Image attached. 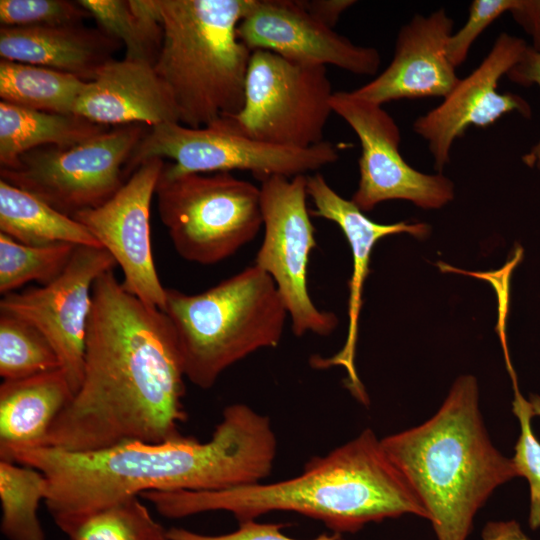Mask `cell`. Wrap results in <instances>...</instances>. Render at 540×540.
<instances>
[{
	"mask_svg": "<svg viewBox=\"0 0 540 540\" xmlns=\"http://www.w3.org/2000/svg\"><path fill=\"white\" fill-rule=\"evenodd\" d=\"M184 378L169 317L106 271L92 289L81 386L42 447L83 452L178 438L187 418Z\"/></svg>",
	"mask_w": 540,
	"mask_h": 540,
	"instance_id": "6da1fadb",
	"label": "cell"
},
{
	"mask_svg": "<svg viewBox=\"0 0 540 540\" xmlns=\"http://www.w3.org/2000/svg\"><path fill=\"white\" fill-rule=\"evenodd\" d=\"M276 451L269 418L236 403L223 410L206 442L182 435L83 452L47 446L21 449L0 458L43 473L44 502L54 519L89 513L148 491H215L260 483L270 475Z\"/></svg>",
	"mask_w": 540,
	"mask_h": 540,
	"instance_id": "7a4b0ae2",
	"label": "cell"
},
{
	"mask_svg": "<svg viewBox=\"0 0 540 540\" xmlns=\"http://www.w3.org/2000/svg\"><path fill=\"white\" fill-rule=\"evenodd\" d=\"M141 498L170 519L227 511L241 523L272 511H291L320 520L336 533L356 532L367 523L404 514L428 519L371 429L312 458L290 479L215 491H148Z\"/></svg>",
	"mask_w": 540,
	"mask_h": 540,
	"instance_id": "3957f363",
	"label": "cell"
},
{
	"mask_svg": "<svg viewBox=\"0 0 540 540\" xmlns=\"http://www.w3.org/2000/svg\"><path fill=\"white\" fill-rule=\"evenodd\" d=\"M380 441L425 509L437 540H466L493 491L518 476L512 459L489 438L471 375L454 382L430 419Z\"/></svg>",
	"mask_w": 540,
	"mask_h": 540,
	"instance_id": "277c9868",
	"label": "cell"
},
{
	"mask_svg": "<svg viewBox=\"0 0 540 540\" xmlns=\"http://www.w3.org/2000/svg\"><path fill=\"white\" fill-rule=\"evenodd\" d=\"M253 0H159L163 39L154 63L180 123L209 126L244 104L251 50L237 28Z\"/></svg>",
	"mask_w": 540,
	"mask_h": 540,
	"instance_id": "5b68a950",
	"label": "cell"
},
{
	"mask_svg": "<svg viewBox=\"0 0 540 540\" xmlns=\"http://www.w3.org/2000/svg\"><path fill=\"white\" fill-rule=\"evenodd\" d=\"M163 311L185 377L201 389L248 355L278 346L289 317L273 279L254 264L197 294L166 288Z\"/></svg>",
	"mask_w": 540,
	"mask_h": 540,
	"instance_id": "8992f818",
	"label": "cell"
},
{
	"mask_svg": "<svg viewBox=\"0 0 540 540\" xmlns=\"http://www.w3.org/2000/svg\"><path fill=\"white\" fill-rule=\"evenodd\" d=\"M155 195L173 247L189 262L219 263L263 226L260 187L230 172L184 173L165 163Z\"/></svg>",
	"mask_w": 540,
	"mask_h": 540,
	"instance_id": "52a82bcc",
	"label": "cell"
},
{
	"mask_svg": "<svg viewBox=\"0 0 540 540\" xmlns=\"http://www.w3.org/2000/svg\"><path fill=\"white\" fill-rule=\"evenodd\" d=\"M333 93L326 67L254 50L242 109L217 122L264 143L305 149L325 141Z\"/></svg>",
	"mask_w": 540,
	"mask_h": 540,
	"instance_id": "ba28073f",
	"label": "cell"
},
{
	"mask_svg": "<svg viewBox=\"0 0 540 540\" xmlns=\"http://www.w3.org/2000/svg\"><path fill=\"white\" fill-rule=\"evenodd\" d=\"M147 132L146 125L128 124L71 147H39L1 167V180L72 217L102 205L123 186L127 162Z\"/></svg>",
	"mask_w": 540,
	"mask_h": 540,
	"instance_id": "9c48e42d",
	"label": "cell"
},
{
	"mask_svg": "<svg viewBox=\"0 0 540 540\" xmlns=\"http://www.w3.org/2000/svg\"><path fill=\"white\" fill-rule=\"evenodd\" d=\"M150 158H168L172 169L184 173L245 170L261 181L271 176L295 177L336 162L339 150L324 141L296 149L264 143L230 130L218 122L191 128L178 122L150 127L132 152L125 173Z\"/></svg>",
	"mask_w": 540,
	"mask_h": 540,
	"instance_id": "30bf717a",
	"label": "cell"
},
{
	"mask_svg": "<svg viewBox=\"0 0 540 540\" xmlns=\"http://www.w3.org/2000/svg\"><path fill=\"white\" fill-rule=\"evenodd\" d=\"M260 196L264 238L254 265L273 279L296 336L330 335L338 318L314 305L307 286L310 254L317 245L307 208V175L268 177L261 181Z\"/></svg>",
	"mask_w": 540,
	"mask_h": 540,
	"instance_id": "8fae6325",
	"label": "cell"
},
{
	"mask_svg": "<svg viewBox=\"0 0 540 540\" xmlns=\"http://www.w3.org/2000/svg\"><path fill=\"white\" fill-rule=\"evenodd\" d=\"M334 113L355 132L360 144L359 183L351 201L363 212L387 200L402 199L424 209L441 208L454 198L450 179L412 168L400 153V130L381 105L351 91L334 92Z\"/></svg>",
	"mask_w": 540,
	"mask_h": 540,
	"instance_id": "7c38bea8",
	"label": "cell"
},
{
	"mask_svg": "<svg viewBox=\"0 0 540 540\" xmlns=\"http://www.w3.org/2000/svg\"><path fill=\"white\" fill-rule=\"evenodd\" d=\"M115 266L104 248L77 246L64 271L52 282L3 295L0 301V311L29 322L48 339L74 395L83 379L93 285Z\"/></svg>",
	"mask_w": 540,
	"mask_h": 540,
	"instance_id": "4fadbf2b",
	"label": "cell"
},
{
	"mask_svg": "<svg viewBox=\"0 0 540 540\" xmlns=\"http://www.w3.org/2000/svg\"><path fill=\"white\" fill-rule=\"evenodd\" d=\"M164 165L162 158L143 161L109 200L72 216L112 255L123 273L124 289L161 310L166 288L152 255L150 207Z\"/></svg>",
	"mask_w": 540,
	"mask_h": 540,
	"instance_id": "5bb4252c",
	"label": "cell"
},
{
	"mask_svg": "<svg viewBox=\"0 0 540 540\" xmlns=\"http://www.w3.org/2000/svg\"><path fill=\"white\" fill-rule=\"evenodd\" d=\"M527 46L519 37L499 34L479 66L460 79L438 106L414 121L413 130L427 141L437 171L449 163L453 143L468 127L490 126L510 112L531 117V106L523 97L497 90L501 77L519 61Z\"/></svg>",
	"mask_w": 540,
	"mask_h": 540,
	"instance_id": "9a60e30c",
	"label": "cell"
},
{
	"mask_svg": "<svg viewBox=\"0 0 540 540\" xmlns=\"http://www.w3.org/2000/svg\"><path fill=\"white\" fill-rule=\"evenodd\" d=\"M237 34L251 51L267 50L304 65L374 75L381 62L377 49L354 44L314 19L297 0H253Z\"/></svg>",
	"mask_w": 540,
	"mask_h": 540,
	"instance_id": "2e32d148",
	"label": "cell"
},
{
	"mask_svg": "<svg viewBox=\"0 0 540 540\" xmlns=\"http://www.w3.org/2000/svg\"><path fill=\"white\" fill-rule=\"evenodd\" d=\"M453 24L444 9L415 15L400 28L390 64L351 93L381 106L401 99L444 98L460 80L446 53Z\"/></svg>",
	"mask_w": 540,
	"mask_h": 540,
	"instance_id": "e0dca14e",
	"label": "cell"
},
{
	"mask_svg": "<svg viewBox=\"0 0 540 540\" xmlns=\"http://www.w3.org/2000/svg\"><path fill=\"white\" fill-rule=\"evenodd\" d=\"M307 194L314 204V209L310 211V214L336 223L344 233L353 257V271L349 282V324L345 344L337 354L330 358H313L312 365L316 368L344 367L348 374L349 389L358 400L367 403L368 397L358 378L354 358L362 290L369 272L372 249L377 241L386 236L408 233L417 238H424L428 235L430 228L427 224L420 222L376 223L351 200L340 196L318 172L307 175Z\"/></svg>",
	"mask_w": 540,
	"mask_h": 540,
	"instance_id": "ac0fdd59",
	"label": "cell"
},
{
	"mask_svg": "<svg viewBox=\"0 0 540 540\" xmlns=\"http://www.w3.org/2000/svg\"><path fill=\"white\" fill-rule=\"evenodd\" d=\"M73 113L108 127L180 123L174 99L154 65L127 58L109 61L86 82Z\"/></svg>",
	"mask_w": 540,
	"mask_h": 540,
	"instance_id": "d6986e66",
	"label": "cell"
},
{
	"mask_svg": "<svg viewBox=\"0 0 540 540\" xmlns=\"http://www.w3.org/2000/svg\"><path fill=\"white\" fill-rule=\"evenodd\" d=\"M122 43L101 28L80 25L0 29L1 59L38 65L90 82Z\"/></svg>",
	"mask_w": 540,
	"mask_h": 540,
	"instance_id": "ffe728a7",
	"label": "cell"
},
{
	"mask_svg": "<svg viewBox=\"0 0 540 540\" xmlns=\"http://www.w3.org/2000/svg\"><path fill=\"white\" fill-rule=\"evenodd\" d=\"M73 397L61 368L4 380L0 385V457L42 447L53 422Z\"/></svg>",
	"mask_w": 540,
	"mask_h": 540,
	"instance_id": "44dd1931",
	"label": "cell"
},
{
	"mask_svg": "<svg viewBox=\"0 0 540 540\" xmlns=\"http://www.w3.org/2000/svg\"><path fill=\"white\" fill-rule=\"evenodd\" d=\"M109 130L77 114L37 111L0 101V166L44 146L71 147Z\"/></svg>",
	"mask_w": 540,
	"mask_h": 540,
	"instance_id": "7402d4cb",
	"label": "cell"
},
{
	"mask_svg": "<svg viewBox=\"0 0 540 540\" xmlns=\"http://www.w3.org/2000/svg\"><path fill=\"white\" fill-rule=\"evenodd\" d=\"M0 232L27 245L69 243L102 248L80 222L1 179Z\"/></svg>",
	"mask_w": 540,
	"mask_h": 540,
	"instance_id": "603a6c76",
	"label": "cell"
},
{
	"mask_svg": "<svg viewBox=\"0 0 540 540\" xmlns=\"http://www.w3.org/2000/svg\"><path fill=\"white\" fill-rule=\"evenodd\" d=\"M86 82L50 68L0 61L1 101L37 111L71 114Z\"/></svg>",
	"mask_w": 540,
	"mask_h": 540,
	"instance_id": "cb8c5ba5",
	"label": "cell"
},
{
	"mask_svg": "<svg viewBox=\"0 0 540 540\" xmlns=\"http://www.w3.org/2000/svg\"><path fill=\"white\" fill-rule=\"evenodd\" d=\"M99 28L125 46V58L154 65L163 27L159 0H80Z\"/></svg>",
	"mask_w": 540,
	"mask_h": 540,
	"instance_id": "d4e9b609",
	"label": "cell"
},
{
	"mask_svg": "<svg viewBox=\"0 0 540 540\" xmlns=\"http://www.w3.org/2000/svg\"><path fill=\"white\" fill-rule=\"evenodd\" d=\"M70 540H169L140 496H132L101 509L53 519Z\"/></svg>",
	"mask_w": 540,
	"mask_h": 540,
	"instance_id": "484cf974",
	"label": "cell"
},
{
	"mask_svg": "<svg viewBox=\"0 0 540 540\" xmlns=\"http://www.w3.org/2000/svg\"><path fill=\"white\" fill-rule=\"evenodd\" d=\"M47 482L33 467L0 460V529L8 540H46L38 517Z\"/></svg>",
	"mask_w": 540,
	"mask_h": 540,
	"instance_id": "4316f807",
	"label": "cell"
},
{
	"mask_svg": "<svg viewBox=\"0 0 540 540\" xmlns=\"http://www.w3.org/2000/svg\"><path fill=\"white\" fill-rule=\"evenodd\" d=\"M76 247L69 243L27 245L0 232V293L15 292L32 281L49 284L64 271Z\"/></svg>",
	"mask_w": 540,
	"mask_h": 540,
	"instance_id": "83f0119b",
	"label": "cell"
},
{
	"mask_svg": "<svg viewBox=\"0 0 540 540\" xmlns=\"http://www.w3.org/2000/svg\"><path fill=\"white\" fill-rule=\"evenodd\" d=\"M60 368L56 351L40 330L17 316L0 311V376L4 380Z\"/></svg>",
	"mask_w": 540,
	"mask_h": 540,
	"instance_id": "f1b7e54d",
	"label": "cell"
},
{
	"mask_svg": "<svg viewBox=\"0 0 540 540\" xmlns=\"http://www.w3.org/2000/svg\"><path fill=\"white\" fill-rule=\"evenodd\" d=\"M512 378L514 398L512 411L518 418L520 435L515 445L512 462L517 475L525 477L530 488L529 526L532 530L540 527V442L534 435L531 419L534 416L530 401L521 394L515 371L509 372Z\"/></svg>",
	"mask_w": 540,
	"mask_h": 540,
	"instance_id": "f546056e",
	"label": "cell"
},
{
	"mask_svg": "<svg viewBox=\"0 0 540 540\" xmlns=\"http://www.w3.org/2000/svg\"><path fill=\"white\" fill-rule=\"evenodd\" d=\"M90 16L78 1H0V22L4 27L80 25Z\"/></svg>",
	"mask_w": 540,
	"mask_h": 540,
	"instance_id": "4dcf8cb0",
	"label": "cell"
},
{
	"mask_svg": "<svg viewBox=\"0 0 540 540\" xmlns=\"http://www.w3.org/2000/svg\"><path fill=\"white\" fill-rule=\"evenodd\" d=\"M517 0H474L470 4L465 24L452 34L446 45L450 63L457 68L467 58L478 36L505 12H510Z\"/></svg>",
	"mask_w": 540,
	"mask_h": 540,
	"instance_id": "1f68e13d",
	"label": "cell"
},
{
	"mask_svg": "<svg viewBox=\"0 0 540 540\" xmlns=\"http://www.w3.org/2000/svg\"><path fill=\"white\" fill-rule=\"evenodd\" d=\"M283 525L257 523L254 520L241 522L238 530L222 535H206L184 528L171 527L167 530L169 540H297L281 532ZM312 540H342L338 534H322Z\"/></svg>",
	"mask_w": 540,
	"mask_h": 540,
	"instance_id": "d6a6232c",
	"label": "cell"
},
{
	"mask_svg": "<svg viewBox=\"0 0 540 540\" xmlns=\"http://www.w3.org/2000/svg\"><path fill=\"white\" fill-rule=\"evenodd\" d=\"M507 78L521 86L537 85L540 88V53L529 45L519 61L507 72ZM523 162L540 172V138L531 149L522 156Z\"/></svg>",
	"mask_w": 540,
	"mask_h": 540,
	"instance_id": "836d02e7",
	"label": "cell"
},
{
	"mask_svg": "<svg viewBox=\"0 0 540 540\" xmlns=\"http://www.w3.org/2000/svg\"><path fill=\"white\" fill-rule=\"evenodd\" d=\"M510 13L515 22L530 36L529 46L540 53V0H517Z\"/></svg>",
	"mask_w": 540,
	"mask_h": 540,
	"instance_id": "e575fe53",
	"label": "cell"
},
{
	"mask_svg": "<svg viewBox=\"0 0 540 540\" xmlns=\"http://www.w3.org/2000/svg\"><path fill=\"white\" fill-rule=\"evenodd\" d=\"M299 5L314 19L334 28L341 15L351 6L354 0H297Z\"/></svg>",
	"mask_w": 540,
	"mask_h": 540,
	"instance_id": "d590c367",
	"label": "cell"
},
{
	"mask_svg": "<svg viewBox=\"0 0 540 540\" xmlns=\"http://www.w3.org/2000/svg\"><path fill=\"white\" fill-rule=\"evenodd\" d=\"M483 540H531L516 521L488 523L482 533Z\"/></svg>",
	"mask_w": 540,
	"mask_h": 540,
	"instance_id": "8d00e7d4",
	"label": "cell"
},
{
	"mask_svg": "<svg viewBox=\"0 0 540 540\" xmlns=\"http://www.w3.org/2000/svg\"><path fill=\"white\" fill-rule=\"evenodd\" d=\"M529 401L532 406L533 415L540 416V396L531 395Z\"/></svg>",
	"mask_w": 540,
	"mask_h": 540,
	"instance_id": "74e56055",
	"label": "cell"
}]
</instances>
